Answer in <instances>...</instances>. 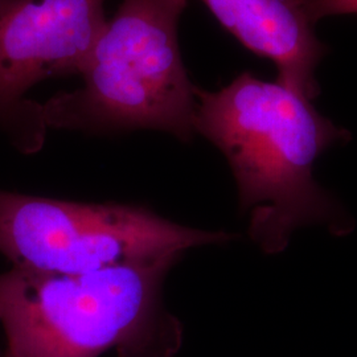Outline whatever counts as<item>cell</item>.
<instances>
[{"mask_svg":"<svg viewBox=\"0 0 357 357\" xmlns=\"http://www.w3.org/2000/svg\"><path fill=\"white\" fill-rule=\"evenodd\" d=\"M195 132L224 153L236 178L240 206L252 211L249 236L278 255L295 229L327 225L345 236L354 224L314 178L326 150L349 138L324 118L306 94L281 81L243 72L217 91L196 89Z\"/></svg>","mask_w":357,"mask_h":357,"instance_id":"obj_1","label":"cell"},{"mask_svg":"<svg viewBox=\"0 0 357 357\" xmlns=\"http://www.w3.org/2000/svg\"><path fill=\"white\" fill-rule=\"evenodd\" d=\"M178 258L79 274L13 268L0 274V323L13 357H174L181 324L165 281Z\"/></svg>","mask_w":357,"mask_h":357,"instance_id":"obj_2","label":"cell"},{"mask_svg":"<svg viewBox=\"0 0 357 357\" xmlns=\"http://www.w3.org/2000/svg\"><path fill=\"white\" fill-rule=\"evenodd\" d=\"M188 0H122L79 76L82 86L43 103L48 128L93 135L155 130L195 137L196 89L178 47Z\"/></svg>","mask_w":357,"mask_h":357,"instance_id":"obj_3","label":"cell"},{"mask_svg":"<svg viewBox=\"0 0 357 357\" xmlns=\"http://www.w3.org/2000/svg\"><path fill=\"white\" fill-rule=\"evenodd\" d=\"M234 238L227 231L181 225L141 205L78 203L0 190V253L15 268L79 274L180 258L192 248Z\"/></svg>","mask_w":357,"mask_h":357,"instance_id":"obj_4","label":"cell"},{"mask_svg":"<svg viewBox=\"0 0 357 357\" xmlns=\"http://www.w3.org/2000/svg\"><path fill=\"white\" fill-rule=\"evenodd\" d=\"M105 1L0 0V131L17 151H40L50 130L28 91L81 75L107 22Z\"/></svg>","mask_w":357,"mask_h":357,"instance_id":"obj_5","label":"cell"},{"mask_svg":"<svg viewBox=\"0 0 357 357\" xmlns=\"http://www.w3.org/2000/svg\"><path fill=\"white\" fill-rule=\"evenodd\" d=\"M245 48L273 61L278 81L311 100L319 94L317 69L326 47L295 0H200Z\"/></svg>","mask_w":357,"mask_h":357,"instance_id":"obj_6","label":"cell"},{"mask_svg":"<svg viewBox=\"0 0 357 357\" xmlns=\"http://www.w3.org/2000/svg\"><path fill=\"white\" fill-rule=\"evenodd\" d=\"M307 17L317 23L320 19L344 15V13H357V0H295Z\"/></svg>","mask_w":357,"mask_h":357,"instance_id":"obj_7","label":"cell"},{"mask_svg":"<svg viewBox=\"0 0 357 357\" xmlns=\"http://www.w3.org/2000/svg\"><path fill=\"white\" fill-rule=\"evenodd\" d=\"M0 357H13L8 351H3V352H0Z\"/></svg>","mask_w":357,"mask_h":357,"instance_id":"obj_8","label":"cell"}]
</instances>
